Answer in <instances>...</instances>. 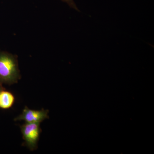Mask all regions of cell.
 <instances>
[{
    "mask_svg": "<svg viewBox=\"0 0 154 154\" xmlns=\"http://www.w3.org/2000/svg\"><path fill=\"white\" fill-rule=\"evenodd\" d=\"M20 77L17 57L0 51V82L14 84L17 82Z\"/></svg>",
    "mask_w": 154,
    "mask_h": 154,
    "instance_id": "1",
    "label": "cell"
},
{
    "mask_svg": "<svg viewBox=\"0 0 154 154\" xmlns=\"http://www.w3.org/2000/svg\"><path fill=\"white\" fill-rule=\"evenodd\" d=\"M21 131L28 148L31 150L35 149L40 134L39 123H26L21 127Z\"/></svg>",
    "mask_w": 154,
    "mask_h": 154,
    "instance_id": "2",
    "label": "cell"
},
{
    "mask_svg": "<svg viewBox=\"0 0 154 154\" xmlns=\"http://www.w3.org/2000/svg\"><path fill=\"white\" fill-rule=\"evenodd\" d=\"M48 110H31L26 107L23 110L22 114L15 118V120H24L26 123H39L48 118Z\"/></svg>",
    "mask_w": 154,
    "mask_h": 154,
    "instance_id": "3",
    "label": "cell"
},
{
    "mask_svg": "<svg viewBox=\"0 0 154 154\" xmlns=\"http://www.w3.org/2000/svg\"><path fill=\"white\" fill-rule=\"evenodd\" d=\"M15 101V97L10 92L0 91V108L8 109L12 107Z\"/></svg>",
    "mask_w": 154,
    "mask_h": 154,
    "instance_id": "4",
    "label": "cell"
},
{
    "mask_svg": "<svg viewBox=\"0 0 154 154\" xmlns=\"http://www.w3.org/2000/svg\"><path fill=\"white\" fill-rule=\"evenodd\" d=\"M62 1L66 3L72 8L74 9L76 11H79L76 5L74 2V0H62Z\"/></svg>",
    "mask_w": 154,
    "mask_h": 154,
    "instance_id": "5",
    "label": "cell"
},
{
    "mask_svg": "<svg viewBox=\"0 0 154 154\" xmlns=\"http://www.w3.org/2000/svg\"><path fill=\"white\" fill-rule=\"evenodd\" d=\"M1 91V87H0V91Z\"/></svg>",
    "mask_w": 154,
    "mask_h": 154,
    "instance_id": "6",
    "label": "cell"
}]
</instances>
